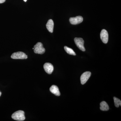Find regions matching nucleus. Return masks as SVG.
Returning <instances> with one entry per match:
<instances>
[{"label":"nucleus","mask_w":121,"mask_h":121,"mask_svg":"<svg viewBox=\"0 0 121 121\" xmlns=\"http://www.w3.org/2000/svg\"><path fill=\"white\" fill-rule=\"evenodd\" d=\"M12 117L16 121H24L25 119L24 112L22 110L17 111L13 114Z\"/></svg>","instance_id":"1"},{"label":"nucleus","mask_w":121,"mask_h":121,"mask_svg":"<svg viewBox=\"0 0 121 121\" xmlns=\"http://www.w3.org/2000/svg\"><path fill=\"white\" fill-rule=\"evenodd\" d=\"M34 51L36 54H43L45 52V49L43 48V44L41 43H37L34 46Z\"/></svg>","instance_id":"2"},{"label":"nucleus","mask_w":121,"mask_h":121,"mask_svg":"<svg viewBox=\"0 0 121 121\" xmlns=\"http://www.w3.org/2000/svg\"><path fill=\"white\" fill-rule=\"evenodd\" d=\"M12 59H25L27 58V56L25 53L21 52H14L11 56Z\"/></svg>","instance_id":"3"},{"label":"nucleus","mask_w":121,"mask_h":121,"mask_svg":"<svg viewBox=\"0 0 121 121\" xmlns=\"http://www.w3.org/2000/svg\"><path fill=\"white\" fill-rule=\"evenodd\" d=\"M74 40L76 46L80 50L82 51H85L86 50L84 46V41L82 38L76 37Z\"/></svg>","instance_id":"4"},{"label":"nucleus","mask_w":121,"mask_h":121,"mask_svg":"<svg viewBox=\"0 0 121 121\" xmlns=\"http://www.w3.org/2000/svg\"><path fill=\"white\" fill-rule=\"evenodd\" d=\"M91 75V73L90 72L86 71L83 73L80 77L81 84H84L86 83L90 77Z\"/></svg>","instance_id":"5"},{"label":"nucleus","mask_w":121,"mask_h":121,"mask_svg":"<svg viewBox=\"0 0 121 121\" xmlns=\"http://www.w3.org/2000/svg\"><path fill=\"white\" fill-rule=\"evenodd\" d=\"M83 18L81 16H78L75 17H71L69 19L70 23L72 25H77L82 22Z\"/></svg>","instance_id":"6"},{"label":"nucleus","mask_w":121,"mask_h":121,"mask_svg":"<svg viewBox=\"0 0 121 121\" xmlns=\"http://www.w3.org/2000/svg\"><path fill=\"white\" fill-rule=\"evenodd\" d=\"M100 37L104 43H107L108 40V34L107 31L104 29L102 30L100 33Z\"/></svg>","instance_id":"7"},{"label":"nucleus","mask_w":121,"mask_h":121,"mask_svg":"<svg viewBox=\"0 0 121 121\" xmlns=\"http://www.w3.org/2000/svg\"><path fill=\"white\" fill-rule=\"evenodd\" d=\"M43 68L45 71L49 74L52 73L54 70V67L52 64L50 63H45L43 65Z\"/></svg>","instance_id":"8"},{"label":"nucleus","mask_w":121,"mask_h":121,"mask_svg":"<svg viewBox=\"0 0 121 121\" xmlns=\"http://www.w3.org/2000/svg\"><path fill=\"white\" fill-rule=\"evenodd\" d=\"M50 91L52 93L56 96H59L60 95V93L58 87L55 85H52L50 88Z\"/></svg>","instance_id":"9"},{"label":"nucleus","mask_w":121,"mask_h":121,"mask_svg":"<svg viewBox=\"0 0 121 121\" xmlns=\"http://www.w3.org/2000/svg\"><path fill=\"white\" fill-rule=\"evenodd\" d=\"M46 27L48 30L51 33L53 32V29L54 27V23L53 20L52 19L48 20L46 24Z\"/></svg>","instance_id":"10"},{"label":"nucleus","mask_w":121,"mask_h":121,"mask_svg":"<svg viewBox=\"0 0 121 121\" xmlns=\"http://www.w3.org/2000/svg\"><path fill=\"white\" fill-rule=\"evenodd\" d=\"M100 109L103 111H107L109 110V108L107 103L105 101H102L100 104Z\"/></svg>","instance_id":"11"},{"label":"nucleus","mask_w":121,"mask_h":121,"mask_svg":"<svg viewBox=\"0 0 121 121\" xmlns=\"http://www.w3.org/2000/svg\"><path fill=\"white\" fill-rule=\"evenodd\" d=\"M64 49H65V51L69 55H72L75 56L76 54L73 50H72L71 48H70L67 46H65L64 47Z\"/></svg>","instance_id":"12"},{"label":"nucleus","mask_w":121,"mask_h":121,"mask_svg":"<svg viewBox=\"0 0 121 121\" xmlns=\"http://www.w3.org/2000/svg\"><path fill=\"white\" fill-rule=\"evenodd\" d=\"M113 99L114 100L115 105L116 107L118 108L119 106L121 105V100L115 97H114Z\"/></svg>","instance_id":"13"},{"label":"nucleus","mask_w":121,"mask_h":121,"mask_svg":"<svg viewBox=\"0 0 121 121\" xmlns=\"http://www.w3.org/2000/svg\"><path fill=\"white\" fill-rule=\"evenodd\" d=\"M5 1V0H0V4L4 3Z\"/></svg>","instance_id":"14"},{"label":"nucleus","mask_w":121,"mask_h":121,"mask_svg":"<svg viewBox=\"0 0 121 121\" xmlns=\"http://www.w3.org/2000/svg\"><path fill=\"white\" fill-rule=\"evenodd\" d=\"M1 95V92L0 91V97Z\"/></svg>","instance_id":"15"},{"label":"nucleus","mask_w":121,"mask_h":121,"mask_svg":"<svg viewBox=\"0 0 121 121\" xmlns=\"http://www.w3.org/2000/svg\"><path fill=\"white\" fill-rule=\"evenodd\" d=\"M23 0L25 1V2H26V1H27V0Z\"/></svg>","instance_id":"16"},{"label":"nucleus","mask_w":121,"mask_h":121,"mask_svg":"<svg viewBox=\"0 0 121 121\" xmlns=\"http://www.w3.org/2000/svg\"><path fill=\"white\" fill-rule=\"evenodd\" d=\"M33 50H34V48H33Z\"/></svg>","instance_id":"17"}]
</instances>
